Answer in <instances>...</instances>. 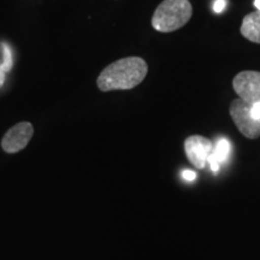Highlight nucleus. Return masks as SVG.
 <instances>
[{
  "label": "nucleus",
  "mask_w": 260,
  "mask_h": 260,
  "mask_svg": "<svg viewBox=\"0 0 260 260\" xmlns=\"http://www.w3.org/2000/svg\"><path fill=\"white\" fill-rule=\"evenodd\" d=\"M148 73V65L141 57H126L116 60L100 73L96 84L102 92L126 90L139 86Z\"/></svg>",
  "instance_id": "obj_1"
},
{
  "label": "nucleus",
  "mask_w": 260,
  "mask_h": 260,
  "mask_svg": "<svg viewBox=\"0 0 260 260\" xmlns=\"http://www.w3.org/2000/svg\"><path fill=\"white\" fill-rule=\"evenodd\" d=\"M3 51H4V60L0 64V69L4 71L5 74H8L10 70L12 69V64H14V59H12V53L11 50L8 45L3 44Z\"/></svg>",
  "instance_id": "obj_9"
},
{
  "label": "nucleus",
  "mask_w": 260,
  "mask_h": 260,
  "mask_svg": "<svg viewBox=\"0 0 260 260\" xmlns=\"http://www.w3.org/2000/svg\"><path fill=\"white\" fill-rule=\"evenodd\" d=\"M213 144L210 139L201 135H191L184 141V151L190 164L197 169H204L213 152Z\"/></svg>",
  "instance_id": "obj_5"
},
{
  "label": "nucleus",
  "mask_w": 260,
  "mask_h": 260,
  "mask_svg": "<svg viewBox=\"0 0 260 260\" xmlns=\"http://www.w3.org/2000/svg\"><path fill=\"white\" fill-rule=\"evenodd\" d=\"M34 134V128L29 122H21L9 129L2 140V147L6 153H17L27 147Z\"/></svg>",
  "instance_id": "obj_6"
},
{
  "label": "nucleus",
  "mask_w": 260,
  "mask_h": 260,
  "mask_svg": "<svg viewBox=\"0 0 260 260\" xmlns=\"http://www.w3.org/2000/svg\"><path fill=\"white\" fill-rule=\"evenodd\" d=\"M251 113H252L253 118H255V119H258V121H260V103L252 105Z\"/></svg>",
  "instance_id": "obj_12"
},
{
  "label": "nucleus",
  "mask_w": 260,
  "mask_h": 260,
  "mask_svg": "<svg viewBox=\"0 0 260 260\" xmlns=\"http://www.w3.org/2000/svg\"><path fill=\"white\" fill-rule=\"evenodd\" d=\"M251 107V105L237 98L230 104L229 113L239 132L245 138L254 140L260 136V121L253 118Z\"/></svg>",
  "instance_id": "obj_3"
},
{
  "label": "nucleus",
  "mask_w": 260,
  "mask_h": 260,
  "mask_svg": "<svg viewBox=\"0 0 260 260\" xmlns=\"http://www.w3.org/2000/svg\"><path fill=\"white\" fill-rule=\"evenodd\" d=\"M233 88L243 103L254 105L260 103V73L259 71H241L234 77Z\"/></svg>",
  "instance_id": "obj_4"
},
{
  "label": "nucleus",
  "mask_w": 260,
  "mask_h": 260,
  "mask_svg": "<svg viewBox=\"0 0 260 260\" xmlns=\"http://www.w3.org/2000/svg\"><path fill=\"white\" fill-rule=\"evenodd\" d=\"M254 6L258 9V11H260V0H254Z\"/></svg>",
  "instance_id": "obj_14"
},
{
  "label": "nucleus",
  "mask_w": 260,
  "mask_h": 260,
  "mask_svg": "<svg viewBox=\"0 0 260 260\" xmlns=\"http://www.w3.org/2000/svg\"><path fill=\"white\" fill-rule=\"evenodd\" d=\"M5 80H6V74L2 69H0V88H2L3 84H4Z\"/></svg>",
  "instance_id": "obj_13"
},
{
  "label": "nucleus",
  "mask_w": 260,
  "mask_h": 260,
  "mask_svg": "<svg viewBox=\"0 0 260 260\" xmlns=\"http://www.w3.org/2000/svg\"><path fill=\"white\" fill-rule=\"evenodd\" d=\"M226 6V2L225 0H216L213 4V10L214 12H217V14H220V12L223 11L224 9H225Z\"/></svg>",
  "instance_id": "obj_10"
},
{
  "label": "nucleus",
  "mask_w": 260,
  "mask_h": 260,
  "mask_svg": "<svg viewBox=\"0 0 260 260\" xmlns=\"http://www.w3.org/2000/svg\"><path fill=\"white\" fill-rule=\"evenodd\" d=\"M182 177H183L184 180L188 182H193L195 180V177H197V175H195L194 171L184 170L183 172H182Z\"/></svg>",
  "instance_id": "obj_11"
},
{
  "label": "nucleus",
  "mask_w": 260,
  "mask_h": 260,
  "mask_svg": "<svg viewBox=\"0 0 260 260\" xmlns=\"http://www.w3.org/2000/svg\"><path fill=\"white\" fill-rule=\"evenodd\" d=\"M193 15L189 0H164L155 9L152 27L157 31L171 32L186 25Z\"/></svg>",
  "instance_id": "obj_2"
},
{
  "label": "nucleus",
  "mask_w": 260,
  "mask_h": 260,
  "mask_svg": "<svg viewBox=\"0 0 260 260\" xmlns=\"http://www.w3.org/2000/svg\"><path fill=\"white\" fill-rule=\"evenodd\" d=\"M230 153V144L226 139H219L217 145L213 147L212 154L210 155L209 161L207 164H210L211 170L213 172H217L219 170L220 165L226 160Z\"/></svg>",
  "instance_id": "obj_8"
},
{
  "label": "nucleus",
  "mask_w": 260,
  "mask_h": 260,
  "mask_svg": "<svg viewBox=\"0 0 260 260\" xmlns=\"http://www.w3.org/2000/svg\"><path fill=\"white\" fill-rule=\"evenodd\" d=\"M240 32L248 41L260 44V11L256 10L245 16Z\"/></svg>",
  "instance_id": "obj_7"
}]
</instances>
